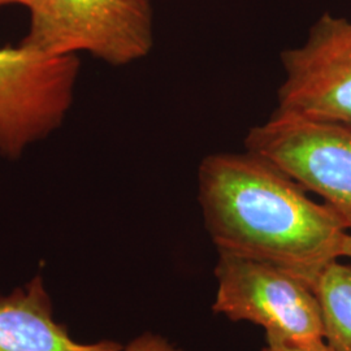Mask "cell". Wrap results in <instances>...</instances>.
I'll use <instances>...</instances> for the list:
<instances>
[{"instance_id":"obj_1","label":"cell","mask_w":351,"mask_h":351,"mask_svg":"<svg viewBox=\"0 0 351 351\" xmlns=\"http://www.w3.org/2000/svg\"><path fill=\"white\" fill-rule=\"evenodd\" d=\"M255 152H217L202 160L198 201L217 252L272 264L316 288L342 258L348 230L326 203Z\"/></svg>"},{"instance_id":"obj_2","label":"cell","mask_w":351,"mask_h":351,"mask_svg":"<svg viewBox=\"0 0 351 351\" xmlns=\"http://www.w3.org/2000/svg\"><path fill=\"white\" fill-rule=\"evenodd\" d=\"M23 45L47 55L85 51L111 65L146 58L154 45L151 0H33Z\"/></svg>"},{"instance_id":"obj_3","label":"cell","mask_w":351,"mask_h":351,"mask_svg":"<svg viewBox=\"0 0 351 351\" xmlns=\"http://www.w3.org/2000/svg\"><path fill=\"white\" fill-rule=\"evenodd\" d=\"M213 310L230 322L262 326L267 343L306 345L324 339L314 289L272 264L219 252Z\"/></svg>"},{"instance_id":"obj_4","label":"cell","mask_w":351,"mask_h":351,"mask_svg":"<svg viewBox=\"0 0 351 351\" xmlns=\"http://www.w3.org/2000/svg\"><path fill=\"white\" fill-rule=\"evenodd\" d=\"M245 146L319 195L351 234L350 128L276 110L251 128Z\"/></svg>"},{"instance_id":"obj_5","label":"cell","mask_w":351,"mask_h":351,"mask_svg":"<svg viewBox=\"0 0 351 351\" xmlns=\"http://www.w3.org/2000/svg\"><path fill=\"white\" fill-rule=\"evenodd\" d=\"M80 60L20 43L0 49V152L17 159L27 146L62 125L69 111Z\"/></svg>"},{"instance_id":"obj_6","label":"cell","mask_w":351,"mask_h":351,"mask_svg":"<svg viewBox=\"0 0 351 351\" xmlns=\"http://www.w3.org/2000/svg\"><path fill=\"white\" fill-rule=\"evenodd\" d=\"M278 111L351 129V20L322 14L298 47L282 51Z\"/></svg>"},{"instance_id":"obj_7","label":"cell","mask_w":351,"mask_h":351,"mask_svg":"<svg viewBox=\"0 0 351 351\" xmlns=\"http://www.w3.org/2000/svg\"><path fill=\"white\" fill-rule=\"evenodd\" d=\"M113 341L81 343L52 313L50 297L37 276L0 298V351H120Z\"/></svg>"},{"instance_id":"obj_8","label":"cell","mask_w":351,"mask_h":351,"mask_svg":"<svg viewBox=\"0 0 351 351\" xmlns=\"http://www.w3.org/2000/svg\"><path fill=\"white\" fill-rule=\"evenodd\" d=\"M324 341L333 351H351V264L336 261L317 281Z\"/></svg>"},{"instance_id":"obj_9","label":"cell","mask_w":351,"mask_h":351,"mask_svg":"<svg viewBox=\"0 0 351 351\" xmlns=\"http://www.w3.org/2000/svg\"><path fill=\"white\" fill-rule=\"evenodd\" d=\"M120 351H182L162 336L154 333H145L133 339L125 349Z\"/></svg>"},{"instance_id":"obj_10","label":"cell","mask_w":351,"mask_h":351,"mask_svg":"<svg viewBox=\"0 0 351 351\" xmlns=\"http://www.w3.org/2000/svg\"><path fill=\"white\" fill-rule=\"evenodd\" d=\"M262 351H333L326 341H317L306 345H291V343H267Z\"/></svg>"},{"instance_id":"obj_11","label":"cell","mask_w":351,"mask_h":351,"mask_svg":"<svg viewBox=\"0 0 351 351\" xmlns=\"http://www.w3.org/2000/svg\"><path fill=\"white\" fill-rule=\"evenodd\" d=\"M342 258H350L351 259V234L348 233L345 241H343V247H342Z\"/></svg>"},{"instance_id":"obj_12","label":"cell","mask_w":351,"mask_h":351,"mask_svg":"<svg viewBox=\"0 0 351 351\" xmlns=\"http://www.w3.org/2000/svg\"><path fill=\"white\" fill-rule=\"evenodd\" d=\"M33 0H0V7H5V5H12V4H21L27 7Z\"/></svg>"}]
</instances>
